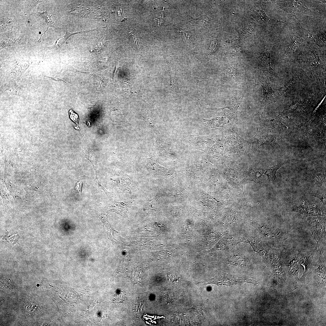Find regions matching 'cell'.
Here are the masks:
<instances>
[{
    "label": "cell",
    "mask_w": 326,
    "mask_h": 326,
    "mask_svg": "<svg viewBox=\"0 0 326 326\" xmlns=\"http://www.w3.org/2000/svg\"><path fill=\"white\" fill-rule=\"evenodd\" d=\"M171 87L176 88V89L178 90L179 88V85L172 73H171Z\"/></svg>",
    "instance_id": "obj_18"
},
{
    "label": "cell",
    "mask_w": 326,
    "mask_h": 326,
    "mask_svg": "<svg viewBox=\"0 0 326 326\" xmlns=\"http://www.w3.org/2000/svg\"><path fill=\"white\" fill-rule=\"evenodd\" d=\"M304 40L296 33L291 34L287 39L285 44V50L290 54L298 53L303 49L305 46Z\"/></svg>",
    "instance_id": "obj_7"
},
{
    "label": "cell",
    "mask_w": 326,
    "mask_h": 326,
    "mask_svg": "<svg viewBox=\"0 0 326 326\" xmlns=\"http://www.w3.org/2000/svg\"><path fill=\"white\" fill-rule=\"evenodd\" d=\"M84 123H85L88 126V127H91V123L87 120L85 122H84Z\"/></svg>",
    "instance_id": "obj_22"
},
{
    "label": "cell",
    "mask_w": 326,
    "mask_h": 326,
    "mask_svg": "<svg viewBox=\"0 0 326 326\" xmlns=\"http://www.w3.org/2000/svg\"><path fill=\"white\" fill-rule=\"evenodd\" d=\"M255 227L261 237L267 242H270L274 248H279L285 246V241L292 236L290 232L270 224L256 223Z\"/></svg>",
    "instance_id": "obj_1"
},
{
    "label": "cell",
    "mask_w": 326,
    "mask_h": 326,
    "mask_svg": "<svg viewBox=\"0 0 326 326\" xmlns=\"http://www.w3.org/2000/svg\"><path fill=\"white\" fill-rule=\"evenodd\" d=\"M96 30V29H94V30H89L88 31H80L74 32L73 33H70L68 32L67 30H66V33L65 35L62 37L60 38L57 41L55 44L53 46V47H57L60 46L64 43L65 41L69 37H70L72 35L78 34H82L85 32H89L91 31H93V30Z\"/></svg>",
    "instance_id": "obj_13"
},
{
    "label": "cell",
    "mask_w": 326,
    "mask_h": 326,
    "mask_svg": "<svg viewBox=\"0 0 326 326\" xmlns=\"http://www.w3.org/2000/svg\"><path fill=\"white\" fill-rule=\"evenodd\" d=\"M288 212H298L305 217L318 216H326L325 206L308 199H300L287 204Z\"/></svg>",
    "instance_id": "obj_2"
},
{
    "label": "cell",
    "mask_w": 326,
    "mask_h": 326,
    "mask_svg": "<svg viewBox=\"0 0 326 326\" xmlns=\"http://www.w3.org/2000/svg\"><path fill=\"white\" fill-rule=\"evenodd\" d=\"M254 280L244 278L242 277L236 278L230 276H216L215 277L206 280L203 282L206 284H213L218 286H230L238 283H248L255 284L256 282Z\"/></svg>",
    "instance_id": "obj_6"
},
{
    "label": "cell",
    "mask_w": 326,
    "mask_h": 326,
    "mask_svg": "<svg viewBox=\"0 0 326 326\" xmlns=\"http://www.w3.org/2000/svg\"><path fill=\"white\" fill-rule=\"evenodd\" d=\"M302 30L308 42L319 46L325 44V34L319 31L307 30L301 27Z\"/></svg>",
    "instance_id": "obj_8"
},
{
    "label": "cell",
    "mask_w": 326,
    "mask_h": 326,
    "mask_svg": "<svg viewBox=\"0 0 326 326\" xmlns=\"http://www.w3.org/2000/svg\"><path fill=\"white\" fill-rule=\"evenodd\" d=\"M119 70L120 67H119V65L117 64L113 75V79L116 82H117L118 81Z\"/></svg>",
    "instance_id": "obj_19"
},
{
    "label": "cell",
    "mask_w": 326,
    "mask_h": 326,
    "mask_svg": "<svg viewBox=\"0 0 326 326\" xmlns=\"http://www.w3.org/2000/svg\"><path fill=\"white\" fill-rule=\"evenodd\" d=\"M284 164V163H280L273 167H269L264 174L267 176L269 181H274L277 179L276 174L277 170Z\"/></svg>",
    "instance_id": "obj_12"
},
{
    "label": "cell",
    "mask_w": 326,
    "mask_h": 326,
    "mask_svg": "<svg viewBox=\"0 0 326 326\" xmlns=\"http://www.w3.org/2000/svg\"><path fill=\"white\" fill-rule=\"evenodd\" d=\"M42 76H44V77L45 76V77H47L51 78L53 79V80H55V81H62V82H65L66 83V82L63 79H61V78H58V77H48V76H44V75H42Z\"/></svg>",
    "instance_id": "obj_21"
},
{
    "label": "cell",
    "mask_w": 326,
    "mask_h": 326,
    "mask_svg": "<svg viewBox=\"0 0 326 326\" xmlns=\"http://www.w3.org/2000/svg\"><path fill=\"white\" fill-rule=\"evenodd\" d=\"M261 176L262 174L259 171H252L248 176V179L257 183L260 181Z\"/></svg>",
    "instance_id": "obj_16"
},
{
    "label": "cell",
    "mask_w": 326,
    "mask_h": 326,
    "mask_svg": "<svg viewBox=\"0 0 326 326\" xmlns=\"http://www.w3.org/2000/svg\"><path fill=\"white\" fill-rule=\"evenodd\" d=\"M310 195L317 197L321 201L326 205V193L324 192L321 190H315L311 192Z\"/></svg>",
    "instance_id": "obj_15"
},
{
    "label": "cell",
    "mask_w": 326,
    "mask_h": 326,
    "mask_svg": "<svg viewBox=\"0 0 326 326\" xmlns=\"http://www.w3.org/2000/svg\"><path fill=\"white\" fill-rule=\"evenodd\" d=\"M69 112L70 119L77 124V126H73V127L76 129L79 130L81 133V131L80 130L79 127L78 126V124L79 122V117L78 114L75 113L72 109H70L69 110Z\"/></svg>",
    "instance_id": "obj_17"
},
{
    "label": "cell",
    "mask_w": 326,
    "mask_h": 326,
    "mask_svg": "<svg viewBox=\"0 0 326 326\" xmlns=\"http://www.w3.org/2000/svg\"><path fill=\"white\" fill-rule=\"evenodd\" d=\"M308 177L310 182L315 185L321 186L325 181L326 176L324 173H316Z\"/></svg>",
    "instance_id": "obj_11"
},
{
    "label": "cell",
    "mask_w": 326,
    "mask_h": 326,
    "mask_svg": "<svg viewBox=\"0 0 326 326\" xmlns=\"http://www.w3.org/2000/svg\"><path fill=\"white\" fill-rule=\"evenodd\" d=\"M233 118L232 114H226L222 117H217L212 119H203V122L206 125L211 128H216L222 127V126L228 123Z\"/></svg>",
    "instance_id": "obj_9"
},
{
    "label": "cell",
    "mask_w": 326,
    "mask_h": 326,
    "mask_svg": "<svg viewBox=\"0 0 326 326\" xmlns=\"http://www.w3.org/2000/svg\"><path fill=\"white\" fill-rule=\"evenodd\" d=\"M178 32L180 34L182 35L183 37H184L185 38L186 40H188V39H189V38H190V34L188 33V32L181 29H178Z\"/></svg>",
    "instance_id": "obj_20"
},
{
    "label": "cell",
    "mask_w": 326,
    "mask_h": 326,
    "mask_svg": "<svg viewBox=\"0 0 326 326\" xmlns=\"http://www.w3.org/2000/svg\"><path fill=\"white\" fill-rule=\"evenodd\" d=\"M326 216H318L305 217V225L309 232L312 235L315 233L319 238L317 241L320 247L326 248Z\"/></svg>",
    "instance_id": "obj_3"
},
{
    "label": "cell",
    "mask_w": 326,
    "mask_h": 326,
    "mask_svg": "<svg viewBox=\"0 0 326 326\" xmlns=\"http://www.w3.org/2000/svg\"><path fill=\"white\" fill-rule=\"evenodd\" d=\"M216 137L215 136H202L190 135L183 140V143L190 148L206 152L213 143Z\"/></svg>",
    "instance_id": "obj_4"
},
{
    "label": "cell",
    "mask_w": 326,
    "mask_h": 326,
    "mask_svg": "<svg viewBox=\"0 0 326 326\" xmlns=\"http://www.w3.org/2000/svg\"><path fill=\"white\" fill-rule=\"evenodd\" d=\"M279 1L277 5L279 8L293 15L313 13L305 5L303 1L286 0Z\"/></svg>",
    "instance_id": "obj_5"
},
{
    "label": "cell",
    "mask_w": 326,
    "mask_h": 326,
    "mask_svg": "<svg viewBox=\"0 0 326 326\" xmlns=\"http://www.w3.org/2000/svg\"><path fill=\"white\" fill-rule=\"evenodd\" d=\"M191 18L189 22L192 23L193 24L203 26L210 22V20L206 16H203L196 19L192 18Z\"/></svg>",
    "instance_id": "obj_14"
},
{
    "label": "cell",
    "mask_w": 326,
    "mask_h": 326,
    "mask_svg": "<svg viewBox=\"0 0 326 326\" xmlns=\"http://www.w3.org/2000/svg\"><path fill=\"white\" fill-rule=\"evenodd\" d=\"M318 251L317 245L313 250L309 251H299L300 256V262L304 267V275H305L309 267L315 253Z\"/></svg>",
    "instance_id": "obj_10"
}]
</instances>
